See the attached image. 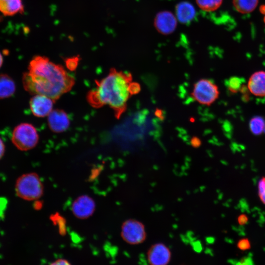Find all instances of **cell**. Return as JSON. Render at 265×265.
Masks as SVG:
<instances>
[{
  "label": "cell",
  "mask_w": 265,
  "mask_h": 265,
  "mask_svg": "<svg viewBox=\"0 0 265 265\" xmlns=\"http://www.w3.org/2000/svg\"><path fill=\"white\" fill-rule=\"evenodd\" d=\"M22 80L24 89L31 95H45L55 101L75 83V78L62 65L42 55L32 58Z\"/></svg>",
  "instance_id": "obj_1"
},
{
  "label": "cell",
  "mask_w": 265,
  "mask_h": 265,
  "mask_svg": "<svg viewBox=\"0 0 265 265\" xmlns=\"http://www.w3.org/2000/svg\"><path fill=\"white\" fill-rule=\"evenodd\" d=\"M80 57L78 56L67 58L65 60V64L67 68L70 70H74L77 67Z\"/></svg>",
  "instance_id": "obj_20"
},
{
  "label": "cell",
  "mask_w": 265,
  "mask_h": 265,
  "mask_svg": "<svg viewBox=\"0 0 265 265\" xmlns=\"http://www.w3.org/2000/svg\"><path fill=\"white\" fill-rule=\"evenodd\" d=\"M170 258V250L165 244L161 243L153 245L148 252V261L153 265H166L169 262Z\"/></svg>",
  "instance_id": "obj_11"
},
{
  "label": "cell",
  "mask_w": 265,
  "mask_h": 265,
  "mask_svg": "<svg viewBox=\"0 0 265 265\" xmlns=\"http://www.w3.org/2000/svg\"><path fill=\"white\" fill-rule=\"evenodd\" d=\"M25 12L22 0H0V12L5 16H13Z\"/></svg>",
  "instance_id": "obj_14"
},
{
  "label": "cell",
  "mask_w": 265,
  "mask_h": 265,
  "mask_svg": "<svg viewBox=\"0 0 265 265\" xmlns=\"http://www.w3.org/2000/svg\"><path fill=\"white\" fill-rule=\"evenodd\" d=\"M258 190L260 198L265 204V178H262L259 182Z\"/></svg>",
  "instance_id": "obj_21"
},
{
  "label": "cell",
  "mask_w": 265,
  "mask_h": 265,
  "mask_svg": "<svg viewBox=\"0 0 265 265\" xmlns=\"http://www.w3.org/2000/svg\"><path fill=\"white\" fill-rule=\"evenodd\" d=\"M261 12L264 15V21L265 22V6H263L261 8Z\"/></svg>",
  "instance_id": "obj_30"
},
{
  "label": "cell",
  "mask_w": 265,
  "mask_h": 265,
  "mask_svg": "<svg viewBox=\"0 0 265 265\" xmlns=\"http://www.w3.org/2000/svg\"><path fill=\"white\" fill-rule=\"evenodd\" d=\"M219 91L218 86L211 80L201 79L193 86L191 97L199 104L210 106L218 99Z\"/></svg>",
  "instance_id": "obj_5"
},
{
  "label": "cell",
  "mask_w": 265,
  "mask_h": 265,
  "mask_svg": "<svg viewBox=\"0 0 265 265\" xmlns=\"http://www.w3.org/2000/svg\"><path fill=\"white\" fill-rule=\"evenodd\" d=\"M53 265H68L69 263L68 261L64 259H59L55 261L54 263H52Z\"/></svg>",
  "instance_id": "obj_27"
},
{
  "label": "cell",
  "mask_w": 265,
  "mask_h": 265,
  "mask_svg": "<svg viewBox=\"0 0 265 265\" xmlns=\"http://www.w3.org/2000/svg\"><path fill=\"white\" fill-rule=\"evenodd\" d=\"M264 132H265V129H264Z\"/></svg>",
  "instance_id": "obj_31"
},
{
  "label": "cell",
  "mask_w": 265,
  "mask_h": 265,
  "mask_svg": "<svg viewBox=\"0 0 265 265\" xmlns=\"http://www.w3.org/2000/svg\"><path fill=\"white\" fill-rule=\"evenodd\" d=\"M15 190L17 196L26 201H35L44 193V185L38 174L29 172L20 176L16 180Z\"/></svg>",
  "instance_id": "obj_3"
},
{
  "label": "cell",
  "mask_w": 265,
  "mask_h": 265,
  "mask_svg": "<svg viewBox=\"0 0 265 265\" xmlns=\"http://www.w3.org/2000/svg\"><path fill=\"white\" fill-rule=\"evenodd\" d=\"M11 140L19 150L26 151L34 148L38 143L39 135L35 127L28 123H23L14 129Z\"/></svg>",
  "instance_id": "obj_4"
},
{
  "label": "cell",
  "mask_w": 265,
  "mask_h": 265,
  "mask_svg": "<svg viewBox=\"0 0 265 265\" xmlns=\"http://www.w3.org/2000/svg\"><path fill=\"white\" fill-rule=\"evenodd\" d=\"M238 247L242 250H247L250 248V243L248 239L243 238L238 242Z\"/></svg>",
  "instance_id": "obj_22"
},
{
  "label": "cell",
  "mask_w": 265,
  "mask_h": 265,
  "mask_svg": "<svg viewBox=\"0 0 265 265\" xmlns=\"http://www.w3.org/2000/svg\"><path fill=\"white\" fill-rule=\"evenodd\" d=\"M121 235L123 240L131 244L142 242L146 238V232L143 224L135 219L125 221L121 226Z\"/></svg>",
  "instance_id": "obj_6"
},
{
  "label": "cell",
  "mask_w": 265,
  "mask_h": 265,
  "mask_svg": "<svg viewBox=\"0 0 265 265\" xmlns=\"http://www.w3.org/2000/svg\"><path fill=\"white\" fill-rule=\"evenodd\" d=\"M176 17L181 23L186 24L191 22L195 17V9L193 5L189 2H179L175 8Z\"/></svg>",
  "instance_id": "obj_13"
},
{
  "label": "cell",
  "mask_w": 265,
  "mask_h": 265,
  "mask_svg": "<svg viewBox=\"0 0 265 265\" xmlns=\"http://www.w3.org/2000/svg\"><path fill=\"white\" fill-rule=\"evenodd\" d=\"M238 222L240 225H244L248 221V217L244 214L240 215L238 218Z\"/></svg>",
  "instance_id": "obj_25"
},
{
  "label": "cell",
  "mask_w": 265,
  "mask_h": 265,
  "mask_svg": "<svg viewBox=\"0 0 265 265\" xmlns=\"http://www.w3.org/2000/svg\"><path fill=\"white\" fill-rule=\"evenodd\" d=\"M3 62V58L2 55L0 52V68L2 65Z\"/></svg>",
  "instance_id": "obj_28"
},
{
  "label": "cell",
  "mask_w": 265,
  "mask_h": 265,
  "mask_svg": "<svg viewBox=\"0 0 265 265\" xmlns=\"http://www.w3.org/2000/svg\"><path fill=\"white\" fill-rule=\"evenodd\" d=\"M235 9L241 14H247L253 11L257 7L258 0H233Z\"/></svg>",
  "instance_id": "obj_16"
},
{
  "label": "cell",
  "mask_w": 265,
  "mask_h": 265,
  "mask_svg": "<svg viewBox=\"0 0 265 265\" xmlns=\"http://www.w3.org/2000/svg\"><path fill=\"white\" fill-rule=\"evenodd\" d=\"M50 129L54 132L61 133L69 128L70 121L67 113L62 109H55L47 116Z\"/></svg>",
  "instance_id": "obj_9"
},
{
  "label": "cell",
  "mask_w": 265,
  "mask_h": 265,
  "mask_svg": "<svg viewBox=\"0 0 265 265\" xmlns=\"http://www.w3.org/2000/svg\"><path fill=\"white\" fill-rule=\"evenodd\" d=\"M131 73L111 68L107 76L96 80V86L86 95L88 104L95 108L108 106L119 119L127 109L128 101L132 95Z\"/></svg>",
  "instance_id": "obj_2"
},
{
  "label": "cell",
  "mask_w": 265,
  "mask_h": 265,
  "mask_svg": "<svg viewBox=\"0 0 265 265\" xmlns=\"http://www.w3.org/2000/svg\"><path fill=\"white\" fill-rule=\"evenodd\" d=\"M190 144L193 147L197 148L201 145V141L198 137L194 136L190 140Z\"/></svg>",
  "instance_id": "obj_24"
},
{
  "label": "cell",
  "mask_w": 265,
  "mask_h": 265,
  "mask_svg": "<svg viewBox=\"0 0 265 265\" xmlns=\"http://www.w3.org/2000/svg\"><path fill=\"white\" fill-rule=\"evenodd\" d=\"M207 241L209 243H212L213 242L214 239L212 237H209L207 238Z\"/></svg>",
  "instance_id": "obj_29"
},
{
  "label": "cell",
  "mask_w": 265,
  "mask_h": 265,
  "mask_svg": "<svg viewBox=\"0 0 265 265\" xmlns=\"http://www.w3.org/2000/svg\"><path fill=\"white\" fill-rule=\"evenodd\" d=\"M192 245L193 249L197 252H200L202 250V246L201 242L198 240H193Z\"/></svg>",
  "instance_id": "obj_23"
},
{
  "label": "cell",
  "mask_w": 265,
  "mask_h": 265,
  "mask_svg": "<svg viewBox=\"0 0 265 265\" xmlns=\"http://www.w3.org/2000/svg\"><path fill=\"white\" fill-rule=\"evenodd\" d=\"M265 120L260 116L253 117L249 121V129L255 135H259L264 132Z\"/></svg>",
  "instance_id": "obj_17"
},
{
  "label": "cell",
  "mask_w": 265,
  "mask_h": 265,
  "mask_svg": "<svg viewBox=\"0 0 265 265\" xmlns=\"http://www.w3.org/2000/svg\"><path fill=\"white\" fill-rule=\"evenodd\" d=\"M5 151V147L2 140L0 138V159L3 157Z\"/></svg>",
  "instance_id": "obj_26"
},
{
  "label": "cell",
  "mask_w": 265,
  "mask_h": 265,
  "mask_svg": "<svg viewBox=\"0 0 265 265\" xmlns=\"http://www.w3.org/2000/svg\"><path fill=\"white\" fill-rule=\"evenodd\" d=\"M247 88L255 96H265V71H259L253 73L248 80Z\"/></svg>",
  "instance_id": "obj_12"
},
{
  "label": "cell",
  "mask_w": 265,
  "mask_h": 265,
  "mask_svg": "<svg viewBox=\"0 0 265 265\" xmlns=\"http://www.w3.org/2000/svg\"><path fill=\"white\" fill-rule=\"evenodd\" d=\"M96 208L95 200L88 195L82 194L72 202L71 209L73 214L80 219H87L94 213Z\"/></svg>",
  "instance_id": "obj_7"
},
{
  "label": "cell",
  "mask_w": 265,
  "mask_h": 265,
  "mask_svg": "<svg viewBox=\"0 0 265 265\" xmlns=\"http://www.w3.org/2000/svg\"><path fill=\"white\" fill-rule=\"evenodd\" d=\"M196 1L200 8L207 12L217 10L222 3V0H196Z\"/></svg>",
  "instance_id": "obj_18"
},
{
  "label": "cell",
  "mask_w": 265,
  "mask_h": 265,
  "mask_svg": "<svg viewBox=\"0 0 265 265\" xmlns=\"http://www.w3.org/2000/svg\"><path fill=\"white\" fill-rule=\"evenodd\" d=\"M16 91V85L13 79L6 74H0V99L12 96Z\"/></svg>",
  "instance_id": "obj_15"
},
{
  "label": "cell",
  "mask_w": 265,
  "mask_h": 265,
  "mask_svg": "<svg viewBox=\"0 0 265 265\" xmlns=\"http://www.w3.org/2000/svg\"><path fill=\"white\" fill-rule=\"evenodd\" d=\"M242 85L241 78L238 77L230 78L227 82L228 89L232 93H236L238 91H240Z\"/></svg>",
  "instance_id": "obj_19"
},
{
  "label": "cell",
  "mask_w": 265,
  "mask_h": 265,
  "mask_svg": "<svg viewBox=\"0 0 265 265\" xmlns=\"http://www.w3.org/2000/svg\"><path fill=\"white\" fill-rule=\"evenodd\" d=\"M55 101L43 95H34L29 101V107L32 114L37 117L47 116L53 110Z\"/></svg>",
  "instance_id": "obj_8"
},
{
  "label": "cell",
  "mask_w": 265,
  "mask_h": 265,
  "mask_svg": "<svg viewBox=\"0 0 265 265\" xmlns=\"http://www.w3.org/2000/svg\"><path fill=\"white\" fill-rule=\"evenodd\" d=\"M177 19L169 11L159 12L155 17L154 25L156 29L163 34L172 33L177 26Z\"/></svg>",
  "instance_id": "obj_10"
}]
</instances>
